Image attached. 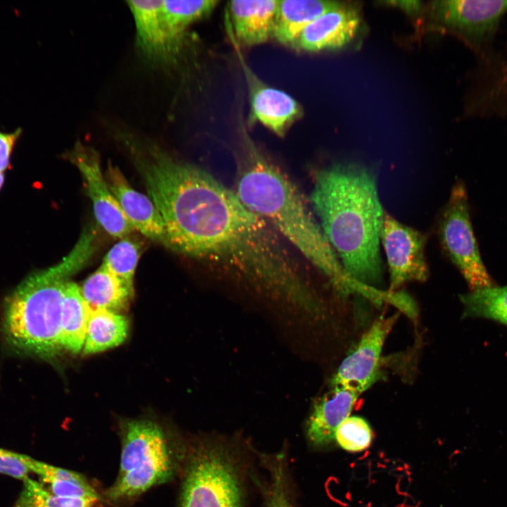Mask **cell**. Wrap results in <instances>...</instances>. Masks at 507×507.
<instances>
[{
    "label": "cell",
    "instance_id": "6da1fadb",
    "mask_svg": "<svg viewBox=\"0 0 507 507\" xmlns=\"http://www.w3.org/2000/svg\"><path fill=\"white\" fill-rule=\"evenodd\" d=\"M131 160L165 225L164 246L301 306L312 301L284 240L209 173L153 141Z\"/></svg>",
    "mask_w": 507,
    "mask_h": 507
},
{
    "label": "cell",
    "instance_id": "7a4b0ae2",
    "mask_svg": "<svg viewBox=\"0 0 507 507\" xmlns=\"http://www.w3.org/2000/svg\"><path fill=\"white\" fill-rule=\"evenodd\" d=\"M310 201L346 275L369 289L380 284V229L384 211L376 174L358 163L322 168L315 174Z\"/></svg>",
    "mask_w": 507,
    "mask_h": 507
},
{
    "label": "cell",
    "instance_id": "3957f363",
    "mask_svg": "<svg viewBox=\"0 0 507 507\" xmlns=\"http://www.w3.org/2000/svg\"><path fill=\"white\" fill-rule=\"evenodd\" d=\"M245 158L238 169L235 191L243 204L327 277L338 291L361 292L362 287L344 272L292 182L254 149Z\"/></svg>",
    "mask_w": 507,
    "mask_h": 507
},
{
    "label": "cell",
    "instance_id": "277c9868",
    "mask_svg": "<svg viewBox=\"0 0 507 507\" xmlns=\"http://www.w3.org/2000/svg\"><path fill=\"white\" fill-rule=\"evenodd\" d=\"M95 239L94 228H86L60 263L32 273L7 298L2 329L12 347L42 358L62 351L61 318L66 285L89 262Z\"/></svg>",
    "mask_w": 507,
    "mask_h": 507
},
{
    "label": "cell",
    "instance_id": "5b68a950",
    "mask_svg": "<svg viewBox=\"0 0 507 507\" xmlns=\"http://www.w3.org/2000/svg\"><path fill=\"white\" fill-rule=\"evenodd\" d=\"M122 430L118 477L106 493L113 501L138 496L168 481L174 469L171 450L157 423L133 420L124 423Z\"/></svg>",
    "mask_w": 507,
    "mask_h": 507
},
{
    "label": "cell",
    "instance_id": "8992f818",
    "mask_svg": "<svg viewBox=\"0 0 507 507\" xmlns=\"http://www.w3.org/2000/svg\"><path fill=\"white\" fill-rule=\"evenodd\" d=\"M242 492L229 456L213 445L192 454L182 484L180 507H242Z\"/></svg>",
    "mask_w": 507,
    "mask_h": 507
},
{
    "label": "cell",
    "instance_id": "52a82bcc",
    "mask_svg": "<svg viewBox=\"0 0 507 507\" xmlns=\"http://www.w3.org/2000/svg\"><path fill=\"white\" fill-rule=\"evenodd\" d=\"M438 234L442 249L471 291L493 287L478 250L470 223L467 192L461 181L452 187L441 213Z\"/></svg>",
    "mask_w": 507,
    "mask_h": 507
},
{
    "label": "cell",
    "instance_id": "ba28073f",
    "mask_svg": "<svg viewBox=\"0 0 507 507\" xmlns=\"http://www.w3.org/2000/svg\"><path fill=\"white\" fill-rule=\"evenodd\" d=\"M380 242L387 257L390 291L408 282H424L429 276L425 257L426 236L384 211Z\"/></svg>",
    "mask_w": 507,
    "mask_h": 507
},
{
    "label": "cell",
    "instance_id": "9c48e42d",
    "mask_svg": "<svg viewBox=\"0 0 507 507\" xmlns=\"http://www.w3.org/2000/svg\"><path fill=\"white\" fill-rule=\"evenodd\" d=\"M84 180L96 220L110 235L123 238L134 228L111 192L100 166V156L92 146L77 141L65 154Z\"/></svg>",
    "mask_w": 507,
    "mask_h": 507
},
{
    "label": "cell",
    "instance_id": "30bf717a",
    "mask_svg": "<svg viewBox=\"0 0 507 507\" xmlns=\"http://www.w3.org/2000/svg\"><path fill=\"white\" fill-rule=\"evenodd\" d=\"M396 320V315H392L380 317L374 322L341 363L332 378V387H343L361 394L377 381L383 345Z\"/></svg>",
    "mask_w": 507,
    "mask_h": 507
},
{
    "label": "cell",
    "instance_id": "8fae6325",
    "mask_svg": "<svg viewBox=\"0 0 507 507\" xmlns=\"http://www.w3.org/2000/svg\"><path fill=\"white\" fill-rule=\"evenodd\" d=\"M126 3L134 20L136 46L141 55L154 65L174 63L183 37L175 35L166 25L163 0H129Z\"/></svg>",
    "mask_w": 507,
    "mask_h": 507
},
{
    "label": "cell",
    "instance_id": "7c38bea8",
    "mask_svg": "<svg viewBox=\"0 0 507 507\" xmlns=\"http://www.w3.org/2000/svg\"><path fill=\"white\" fill-rule=\"evenodd\" d=\"M434 11L444 25L480 43L495 31L507 12V0L439 1Z\"/></svg>",
    "mask_w": 507,
    "mask_h": 507
},
{
    "label": "cell",
    "instance_id": "4fadbf2b",
    "mask_svg": "<svg viewBox=\"0 0 507 507\" xmlns=\"http://www.w3.org/2000/svg\"><path fill=\"white\" fill-rule=\"evenodd\" d=\"M104 177L121 210L134 228L149 239L164 245V223L151 199L134 190L118 167L111 163L108 164Z\"/></svg>",
    "mask_w": 507,
    "mask_h": 507
},
{
    "label": "cell",
    "instance_id": "5bb4252c",
    "mask_svg": "<svg viewBox=\"0 0 507 507\" xmlns=\"http://www.w3.org/2000/svg\"><path fill=\"white\" fill-rule=\"evenodd\" d=\"M359 25L356 11L340 5L308 25L299 35L296 46L311 52L340 49L353 39Z\"/></svg>",
    "mask_w": 507,
    "mask_h": 507
},
{
    "label": "cell",
    "instance_id": "9a60e30c",
    "mask_svg": "<svg viewBox=\"0 0 507 507\" xmlns=\"http://www.w3.org/2000/svg\"><path fill=\"white\" fill-rule=\"evenodd\" d=\"M359 395L351 389L332 387L315 402L306 430L313 445L323 446L334 440L338 426L349 417Z\"/></svg>",
    "mask_w": 507,
    "mask_h": 507
},
{
    "label": "cell",
    "instance_id": "2e32d148",
    "mask_svg": "<svg viewBox=\"0 0 507 507\" xmlns=\"http://www.w3.org/2000/svg\"><path fill=\"white\" fill-rule=\"evenodd\" d=\"M235 35L242 44H262L273 37L276 0H235L230 2Z\"/></svg>",
    "mask_w": 507,
    "mask_h": 507
},
{
    "label": "cell",
    "instance_id": "e0dca14e",
    "mask_svg": "<svg viewBox=\"0 0 507 507\" xmlns=\"http://www.w3.org/2000/svg\"><path fill=\"white\" fill-rule=\"evenodd\" d=\"M340 5L332 1H277L273 37L281 44L296 46L299 35L308 25Z\"/></svg>",
    "mask_w": 507,
    "mask_h": 507
},
{
    "label": "cell",
    "instance_id": "ac0fdd59",
    "mask_svg": "<svg viewBox=\"0 0 507 507\" xmlns=\"http://www.w3.org/2000/svg\"><path fill=\"white\" fill-rule=\"evenodd\" d=\"M253 118L279 136L299 118L301 108L289 94L277 89L258 86L251 96Z\"/></svg>",
    "mask_w": 507,
    "mask_h": 507
},
{
    "label": "cell",
    "instance_id": "d6986e66",
    "mask_svg": "<svg viewBox=\"0 0 507 507\" xmlns=\"http://www.w3.org/2000/svg\"><path fill=\"white\" fill-rule=\"evenodd\" d=\"M92 311L107 310L118 313L126 310L134 296V286L129 285L101 265L89 275L80 288Z\"/></svg>",
    "mask_w": 507,
    "mask_h": 507
},
{
    "label": "cell",
    "instance_id": "ffe728a7",
    "mask_svg": "<svg viewBox=\"0 0 507 507\" xmlns=\"http://www.w3.org/2000/svg\"><path fill=\"white\" fill-rule=\"evenodd\" d=\"M91 308L80 287L70 280L66 285L61 310V346L62 350L78 353L82 350Z\"/></svg>",
    "mask_w": 507,
    "mask_h": 507
},
{
    "label": "cell",
    "instance_id": "44dd1931",
    "mask_svg": "<svg viewBox=\"0 0 507 507\" xmlns=\"http://www.w3.org/2000/svg\"><path fill=\"white\" fill-rule=\"evenodd\" d=\"M127 318L107 310L91 311L83 354H93L114 348L122 344L128 333Z\"/></svg>",
    "mask_w": 507,
    "mask_h": 507
},
{
    "label": "cell",
    "instance_id": "7402d4cb",
    "mask_svg": "<svg viewBox=\"0 0 507 507\" xmlns=\"http://www.w3.org/2000/svg\"><path fill=\"white\" fill-rule=\"evenodd\" d=\"M464 315L490 319L507 325V287H490L461 296Z\"/></svg>",
    "mask_w": 507,
    "mask_h": 507
},
{
    "label": "cell",
    "instance_id": "603a6c76",
    "mask_svg": "<svg viewBox=\"0 0 507 507\" xmlns=\"http://www.w3.org/2000/svg\"><path fill=\"white\" fill-rule=\"evenodd\" d=\"M218 3L213 0H163V20L175 35L183 37L187 27L209 14Z\"/></svg>",
    "mask_w": 507,
    "mask_h": 507
},
{
    "label": "cell",
    "instance_id": "cb8c5ba5",
    "mask_svg": "<svg viewBox=\"0 0 507 507\" xmlns=\"http://www.w3.org/2000/svg\"><path fill=\"white\" fill-rule=\"evenodd\" d=\"M15 507H92L98 499L58 496L42 484L27 477Z\"/></svg>",
    "mask_w": 507,
    "mask_h": 507
},
{
    "label": "cell",
    "instance_id": "d4e9b609",
    "mask_svg": "<svg viewBox=\"0 0 507 507\" xmlns=\"http://www.w3.org/2000/svg\"><path fill=\"white\" fill-rule=\"evenodd\" d=\"M140 250L139 244L130 238L123 237L108 251L101 266L129 285L133 286Z\"/></svg>",
    "mask_w": 507,
    "mask_h": 507
},
{
    "label": "cell",
    "instance_id": "484cf974",
    "mask_svg": "<svg viewBox=\"0 0 507 507\" xmlns=\"http://www.w3.org/2000/svg\"><path fill=\"white\" fill-rule=\"evenodd\" d=\"M373 433L369 424L358 416H349L337 427L334 440L344 450L361 451L371 444Z\"/></svg>",
    "mask_w": 507,
    "mask_h": 507
},
{
    "label": "cell",
    "instance_id": "4316f807",
    "mask_svg": "<svg viewBox=\"0 0 507 507\" xmlns=\"http://www.w3.org/2000/svg\"><path fill=\"white\" fill-rule=\"evenodd\" d=\"M21 458L30 472L38 475L40 479L47 484L54 482L65 480L86 481L82 475L75 472L43 463L25 454L21 453Z\"/></svg>",
    "mask_w": 507,
    "mask_h": 507
},
{
    "label": "cell",
    "instance_id": "83f0119b",
    "mask_svg": "<svg viewBox=\"0 0 507 507\" xmlns=\"http://www.w3.org/2000/svg\"><path fill=\"white\" fill-rule=\"evenodd\" d=\"M282 457L269 463L270 485L267 507H293L287 494V480Z\"/></svg>",
    "mask_w": 507,
    "mask_h": 507
},
{
    "label": "cell",
    "instance_id": "f1b7e54d",
    "mask_svg": "<svg viewBox=\"0 0 507 507\" xmlns=\"http://www.w3.org/2000/svg\"><path fill=\"white\" fill-rule=\"evenodd\" d=\"M31 472L21 458V453L0 448V473L25 480Z\"/></svg>",
    "mask_w": 507,
    "mask_h": 507
},
{
    "label": "cell",
    "instance_id": "f546056e",
    "mask_svg": "<svg viewBox=\"0 0 507 507\" xmlns=\"http://www.w3.org/2000/svg\"><path fill=\"white\" fill-rule=\"evenodd\" d=\"M20 132L19 129L12 133L0 132V189L4 181V171L9 164L13 146Z\"/></svg>",
    "mask_w": 507,
    "mask_h": 507
},
{
    "label": "cell",
    "instance_id": "4dcf8cb0",
    "mask_svg": "<svg viewBox=\"0 0 507 507\" xmlns=\"http://www.w3.org/2000/svg\"><path fill=\"white\" fill-rule=\"evenodd\" d=\"M388 4H392L401 8L402 10L410 13H416L420 8L421 4L418 1H387Z\"/></svg>",
    "mask_w": 507,
    "mask_h": 507
}]
</instances>
